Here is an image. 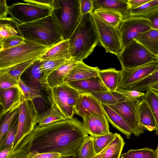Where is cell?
Returning <instances> with one entry per match:
<instances>
[{
  "label": "cell",
  "instance_id": "cell-54",
  "mask_svg": "<svg viewBox=\"0 0 158 158\" xmlns=\"http://www.w3.org/2000/svg\"><path fill=\"white\" fill-rule=\"evenodd\" d=\"M79 151L76 153L70 155L62 156L59 158H79Z\"/></svg>",
  "mask_w": 158,
  "mask_h": 158
},
{
  "label": "cell",
  "instance_id": "cell-46",
  "mask_svg": "<svg viewBox=\"0 0 158 158\" xmlns=\"http://www.w3.org/2000/svg\"><path fill=\"white\" fill-rule=\"evenodd\" d=\"M81 16L93 13V0H79Z\"/></svg>",
  "mask_w": 158,
  "mask_h": 158
},
{
  "label": "cell",
  "instance_id": "cell-11",
  "mask_svg": "<svg viewBox=\"0 0 158 158\" xmlns=\"http://www.w3.org/2000/svg\"><path fill=\"white\" fill-rule=\"evenodd\" d=\"M140 99L127 98L123 102L116 104L107 105L117 112L125 120L131 129L132 134L138 137L144 133L140 125L138 112Z\"/></svg>",
  "mask_w": 158,
  "mask_h": 158
},
{
  "label": "cell",
  "instance_id": "cell-9",
  "mask_svg": "<svg viewBox=\"0 0 158 158\" xmlns=\"http://www.w3.org/2000/svg\"><path fill=\"white\" fill-rule=\"evenodd\" d=\"M91 15L99 43L106 52L113 54L118 58L123 47L118 28L106 23L93 13Z\"/></svg>",
  "mask_w": 158,
  "mask_h": 158
},
{
  "label": "cell",
  "instance_id": "cell-3",
  "mask_svg": "<svg viewBox=\"0 0 158 158\" xmlns=\"http://www.w3.org/2000/svg\"><path fill=\"white\" fill-rule=\"evenodd\" d=\"M72 58L77 61L87 58L99 43L91 13L81 16L80 22L69 39Z\"/></svg>",
  "mask_w": 158,
  "mask_h": 158
},
{
  "label": "cell",
  "instance_id": "cell-13",
  "mask_svg": "<svg viewBox=\"0 0 158 158\" xmlns=\"http://www.w3.org/2000/svg\"><path fill=\"white\" fill-rule=\"evenodd\" d=\"M158 67V61L132 69L122 68L117 90L130 88L153 73Z\"/></svg>",
  "mask_w": 158,
  "mask_h": 158
},
{
  "label": "cell",
  "instance_id": "cell-36",
  "mask_svg": "<svg viewBox=\"0 0 158 158\" xmlns=\"http://www.w3.org/2000/svg\"><path fill=\"white\" fill-rule=\"evenodd\" d=\"M158 11V0H150L136 9L130 10L131 16L146 18L152 13Z\"/></svg>",
  "mask_w": 158,
  "mask_h": 158
},
{
  "label": "cell",
  "instance_id": "cell-7",
  "mask_svg": "<svg viewBox=\"0 0 158 158\" xmlns=\"http://www.w3.org/2000/svg\"><path fill=\"white\" fill-rule=\"evenodd\" d=\"M9 6V14L20 24L33 22L50 15L52 8L35 3L31 0H23Z\"/></svg>",
  "mask_w": 158,
  "mask_h": 158
},
{
  "label": "cell",
  "instance_id": "cell-51",
  "mask_svg": "<svg viewBox=\"0 0 158 158\" xmlns=\"http://www.w3.org/2000/svg\"><path fill=\"white\" fill-rule=\"evenodd\" d=\"M150 1V0H127L130 10L138 8Z\"/></svg>",
  "mask_w": 158,
  "mask_h": 158
},
{
  "label": "cell",
  "instance_id": "cell-45",
  "mask_svg": "<svg viewBox=\"0 0 158 158\" xmlns=\"http://www.w3.org/2000/svg\"><path fill=\"white\" fill-rule=\"evenodd\" d=\"M116 91L123 94L127 98L131 99H141L145 94L144 92L131 88L118 89Z\"/></svg>",
  "mask_w": 158,
  "mask_h": 158
},
{
  "label": "cell",
  "instance_id": "cell-29",
  "mask_svg": "<svg viewBox=\"0 0 158 158\" xmlns=\"http://www.w3.org/2000/svg\"><path fill=\"white\" fill-rule=\"evenodd\" d=\"M40 65V60L39 59L30 65L23 73L29 77V84L27 85L39 91L41 88L40 80L42 75Z\"/></svg>",
  "mask_w": 158,
  "mask_h": 158
},
{
  "label": "cell",
  "instance_id": "cell-38",
  "mask_svg": "<svg viewBox=\"0 0 158 158\" xmlns=\"http://www.w3.org/2000/svg\"><path fill=\"white\" fill-rule=\"evenodd\" d=\"M18 116L14 120L10 128L0 145V151L6 148H12L18 129Z\"/></svg>",
  "mask_w": 158,
  "mask_h": 158
},
{
  "label": "cell",
  "instance_id": "cell-10",
  "mask_svg": "<svg viewBox=\"0 0 158 158\" xmlns=\"http://www.w3.org/2000/svg\"><path fill=\"white\" fill-rule=\"evenodd\" d=\"M19 109L17 131L12 152L17 149L24 139L32 132L37 124L39 115L33 101L25 100L24 98Z\"/></svg>",
  "mask_w": 158,
  "mask_h": 158
},
{
  "label": "cell",
  "instance_id": "cell-2",
  "mask_svg": "<svg viewBox=\"0 0 158 158\" xmlns=\"http://www.w3.org/2000/svg\"><path fill=\"white\" fill-rule=\"evenodd\" d=\"M25 40L44 46L52 47L63 40L61 27L53 11L48 16L18 25Z\"/></svg>",
  "mask_w": 158,
  "mask_h": 158
},
{
  "label": "cell",
  "instance_id": "cell-52",
  "mask_svg": "<svg viewBox=\"0 0 158 158\" xmlns=\"http://www.w3.org/2000/svg\"><path fill=\"white\" fill-rule=\"evenodd\" d=\"M33 2L50 7L53 10L55 0H31Z\"/></svg>",
  "mask_w": 158,
  "mask_h": 158
},
{
  "label": "cell",
  "instance_id": "cell-32",
  "mask_svg": "<svg viewBox=\"0 0 158 158\" xmlns=\"http://www.w3.org/2000/svg\"><path fill=\"white\" fill-rule=\"evenodd\" d=\"M65 119V116L57 108L51 106L48 110L39 115L37 124L43 126Z\"/></svg>",
  "mask_w": 158,
  "mask_h": 158
},
{
  "label": "cell",
  "instance_id": "cell-35",
  "mask_svg": "<svg viewBox=\"0 0 158 158\" xmlns=\"http://www.w3.org/2000/svg\"><path fill=\"white\" fill-rule=\"evenodd\" d=\"M37 59L29 60L10 67L0 69V72L6 73L19 82L25 70Z\"/></svg>",
  "mask_w": 158,
  "mask_h": 158
},
{
  "label": "cell",
  "instance_id": "cell-48",
  "mask_svg": "<svg viewBox=\"0 0 158 158\" xmlns=\"http://www.w3.org/2000/svg\"><path fill=\"white\" fill-rule=\"evenodd\" d=\"M146 18L150 22L152 28L158 30V11L149 15Z\"/></svg>",
  "mask_w": 158,
  "mask_h": 158
},
{
  "label": "cell",
  "instance_id": "cell-23",
  "mask_svg": "<svg viewBox=\"0 0 158 158\" xmlns=\"http://www.w3.org/2000/svg\"><path fill=\"white\" fill-rule=\"evenodd\" d=\"M71 58L69 39L62 40L51 47L40 59L41 60L59 59L69 60Z\"/></svg>",
  "mask_w": 158,
  "mask_h": 158
},
{
  "label": "cell",
  "instance_id": "cell-5",
  "mask_svg": "<svg viewBox=\"0 0 158 158\" xmlns=\"http://www.w3.org/2000/svg\"><path fill=\"white\" fill-rule=\"evenodd\" d=\"M45 89L51 106L57 108L66 118H73L75 106L81 95L80 93L65 83Z\"/></svg>",
  "mask_w": 158,
  "mask_h": 158
},
{
  "label": "cell",
  "instance_id": "cell-17",
  "mask_svg": "<svg viewBox=\"0 0 158 158\" xmlns=\"http://www.w3.org/2000/svg\"><path fill=\"white\" fill-rule=\"evenodd\" d=\"M81 94L75 107V114L82 118L91 113L105 115L101 103L91 96Z\"/></svg>",
  "mask_w": 158,
  "mask_h": 158
},
{
  "label": "cell",
  "instance_id": "cell-26",
  "mask_svg": "<svg viewBox=\"0 0 158 158\" xmlns=\"http://www.w3.org/2000/svg\"><path fill=\"white\" fill-rule=\"evenodd\" d=\"M98 75L109 91L117 90L121 78L120 70L114 68L100 70Z\"/></svg>",
  "mask_w": 158,
  "mask_h": 158
},
{
  "label": "cell",
  "instance_id": "cell-19",
  "mask_svg": "<svg viewBox=\"0 0 158 158\" xmlns=\"http://www.w3.org/2000/svg\"><path fill=\"white\" fill-rule=\"evenodd\" d=\"M93 12L100 8L111 10L118 12L123 15V19L131 16L127 0H93Z\"/></svg>",
  "mask_w": 158,
  "mask_h": 158
},
{
  "label": "cell",
  "instance_id": "cell-8",
  "mask_svg": "<svg viewBox=\"0 0 158 158\" xmlns=\"http://www.w3.org/2000/svg\"><path fill=\"white\" fill-rule=\"evenodd\" d=\"M122 68L132 69L158 61V57L135 40L123 49L118 58Z\"/></svg>",
  "mask_w": 158,
  "mask_h": 158
},
{
  "label": "cell",
  "instance_id": "cell-12",
  "mask_svg": "<svg viewBox=\"0 0 158 158\" xmlns=\"http://www.w3.org/2000/svg\"><path fill=\"white\" fill-rule=\"evenodd\" d=\"M151 29L150 22L146 18L131 16L123 19L118 28L123 48L140 34Z\"/></svg>",
  "mask_w": 158,
  "mask_h": 158
},
{
  "label": "cell",
  "instance_id": "cell-41",
  "mask_svg": "<svg viewBox=\"0 0 158 158\" xmlns=\"http://www.w3.org/2000/svg\"><path fill=\"white\" fill-rule=\"evenodd\" d=\"M25 100L33 101L37 98L41 97L40 91L35 89L25 83L21 78L19 82Z\"/></svg>",
  "mask_w": 158,
  "mask_h": 158
},
{
  "label": "cell",
  "instance_id": "cell-1",
  "mask_svg": "<svg viewBox=\"0 0 158 158\" xmlns=\"http://www.w3.org/2000/svg\"><path fill=\"white\" fill-rule=\"evenodd\" d=\"M89 136L82 122L76 118H66L36 125L17 148L23 147L31 155L45 153L70 155L79 151Z\"/></svg>",
  "mask_w": 158,
  "mask_h": 158
},
{
  "label": "cell",
  "instance_id": "cell-39",
  "mask_svg": "<svg viewBox=\"0 0 158 158\" xmlns=\"http://www.w3.org/2000/svg\"><path fill=\"white\" fill-rule=\"evenodd\" d=\"M117 133L111 132L100 136L91 137L93 139V144L95 153L98 154L106 148L114 139Z\"/></svg>",
  "mask_w": 158,
  "mask_h": 158
},
{
  "label": "cell",
  "instance_id": "cell-47",
  "mask_svg": "<svg viewBox=\"0 0 158 158\" xmlns=\"http://www.w3.org/2000/svg\"><path fill=\"white\" fill-rule=\"evenodd\" d=\"M9 158H31V156L24 147H22L12 152Z\"/></svg>",
  "mask_w": 158,
  "mask_h": 158
},
{
  "label": "cell",
  "instance_id": "cell-53",
  "mask_svg": "<svg viewBox=\"0 0 158 158\" xmlns=\"http://www.w3.org/2000/svg\"><path fill=\"white\" fill-rule=\"evenodd\" d=\"M12 152V149L6 148L0 151V158H9Z\"/></svg>",
  "mask_w": 158,
  "mask_h": 158
},
{
  "label": "cell",
  "instance_id": "cell-34",
  "mask_svg": "<svg viewBox=\"0 0 158 158\" xmlns=\"http://www.w3.org/2000/svg\"><path fill=\"white\" fill-rule=\"evenodd\" d=\"M19 107L9 111L0 118H2V120L0 126V145L9 131L14 120L19 115Z\"/></svg>",
  "mask_w": 158,
  "mask_h": 158
},
{
  "label": "cell",
  "instance_id": "cell-22",
  "mask_svg": "<svg viewBox=\"0 0 158 158\" xmlns=\"http://www.w3.org/2000/svg\"><path fill=\"white\" fill-rule=\"evenodd\" d=\"M138 112L140 124L144 130L149 131L156 129V120L146 102L141 99L138 107Z\"/></svg>",
  "mask_w": 158,
  "mask_h": 158
},
{
  "label": "cell",
  "instance_id": "cell-57",
  "mask_svg": "<svg viewBox=\"0 0 158 158\" xmlns=\"http://www.w3.org/2000/svg\"><path fill=\"white\" fill-rule=\"evenodd\" d=\"M156 154V158H158V145H157V148L155 150Z\"/></svg>",
  "mask_w": 158,
  "mask_h": 158
},
{
  "label": "cell",
  "instance_id": "cell-16",
  "mask_svg": "<svg viewBox=\"0 0 158 158\" xmlns=\"http://www.w3.org/2000/svg\"><path fill=\"white\" fill-rule=\"evenodd\" d=\"M78 61L71 58L51 73L41 85L43 89L52 88L64 83L65 79L76 66Z\"/></svg>",
  "mask_w": 158,
  "mask_h": 158
},
{
  "label": "cell",
  "instance_id": "cell-42",
  "mask_svg": "<svg viewBox=\"0 0 158 158\" xmlns=\"http://www.w3.org/2000/svg\"><path fill=\"white\" fill-rule=\"evenodd\" d=\"M96 155L93 138L91 136H89L79 150V158H92Z\"/></svg>",
  "mask_w": 158,
  "mask_h": 158
},
{
  "label": "cell",
  "instance_id": "cell-28",
  "mask_svg": "<svg viewBox=\"0 0 158 158\" xmlns=\"http://www.w3.org/2000/svg\"><path fill=\"white\" fill-rule=\"evenodd\" d=\"M19 24L11 17L0 19V39L12 36H22L18 28Z\"/></svg>",
  "mask_w": 158,
  "mask_h": 158
},
{
  "label": "cell",
  "instance_id": "cell-40",
  "mask_svg": "<svg viewBox=\"0 0 158 158\" xmlns=\"http://www.w3.org/2000/svg\"><path fill=\"white\" fill-rule=\"evenodd\" d=\"M157 82L158 67L153 73L129 88L144 92L147 91L151 86Z\"/></svg>",
  "mask_w": 158,
  "mask_h": 158
},
{
  "label": "cell",
  "instance_id": "cell-20",
  "mask_svg": "<svg viewBox=\"0 0 158 158\" xmlns=\"http://www.w3.org/2000/svg\"><path fill=\"white\" fill-rule=\"evenodd\" d=\"M80 92H100L109 91L99 75L68 83Z\"/></svg>",
  "mask_w": 158,
  "mask_h": 158
},
{
  "label": "cell",
  "instance_id": "cell-21",
  "mask_svg": "<svg viewBox=\"0 0 158 158\" xmlns=\"http://www.w3.org/2000/svg\"><path fill=\"white\" fill-rule=\"evenodd\" d=\"M102 104L105 115L108 121L114 127L125 135L127 138L130 139L132 132L123 118L109 106Z\"/></svg>",
  "mask_w": 158,
  "mask_h": 158
},
{
  "label": "cell",
  "instance_id": "cell-18",
  "mask_svg": "<svg viewBox=\"0 0 158 158\" xmlns=\"http://www.w3.org/2000/svg\"><path fill=\"white\" fill-rule=\"evenodd\" d=\"M100 69L98 67H93L85 63L83 60L78 61L76 66L66 77L64 83L88 79L98 75Z\"/></svg>",
  "mask_w": 158,
  "mask_h": 158
},
{
  "label": "cell",
  "instance_id": "cell-58",
  "mask_svg": "<svg viewBox=\"0 0 158 158\" xmlns=\"http://www.w3.org/2000/svg\"></svg>",
  "mask_w": 158,
  "mask_h": 158
},
{
  "label": "cell",
  "instance_id": "cell-56",
  "mask_svg": "<svg viewBox=\"0 0 158 158\" xmlns=\"http://www.w3.org/2000/svg\"><path fill=\"white\" fill-rule=\"evenodd\" d=\"M151 89L158 92V82L151 86L149 89Z\"/></svg>",
  "mask_w": 158,
  "mask_h": 158
},
{
  "label": "cell",
  "instance_id": "cell-27",
  "mask_svg": "<svg viewBox=\"0 0 158 158\" xmlns=\"http://www.w3.org/2000/svg\"><path fill=\"white\" fill-rule=\"evenodd\" d=\"M93 13L106 23L117 28L123 20L120 13L111 10L100 8L94 10Z\"/></svg>",
  "mask_w": 158,
  "mask_h": 158
},
{
  "label": "cell",
  "instance_id": "cell-44",
  "mask_svg": "<svg viewBox=\"0 0 158 158\" xmlns=\"http://www.w3.org/2000/svg\"><path fill=\"white\" fill-rule=\"evenodd\" d=\"M19 86V82L5 73L0 72V90H3Z\"/></svg>",
  "mask_w": 158,
  "mask_h": 158
},
{
  "label": "cell",
  "instance_id": "cell-49",
  "mask_svg": "<svg viewBox=\"0 0 158 158\" xmlns=\"http://www.w3.org/2000/svg\"><path fill=\"white\" fill-rule=\"evenodd\" d=\"M9 6L6 0H0V19L7 17L9 14Z\"/></svg>",
  "mask_w": 158,
  "mask_h": 158
},
{
  "label": "cell",
  "instance_id": "cell-50",
  "mask_svg": "<svg viewBox=\"0 0 158 158\" xmlns=\"http://www.w3.org/2000/svg\"><path fill=\"white\" fill-rule=\"evenodd\" d=\"M31 155V158H59L62 156L58 153H45Z\"/></svg>",
  "mask_w": 158,
  "mask_h": 158
},
{
  "label": "cell",
  "instance_id": "cell-4",
  "mask_svg": "<svg viewBox=\"0 0 158 158\" xmlns=\"http://www.w3.org/2000/svg\"><path fill=\"white\" fill-rule=\"evenodd\" d=\"M51 47L25 40L18 45L0 51V69L40 59Z\"/></svg>",
  "mask_w": 158,
  "mask_h": 158
},
{
  "label": "cell",
  "instance_id": "cell-14",
  "mask_svg": "<svg viewBox=\"0 0 158 158\" xmlns=\"http://www.w3.org/2000/svg\"><path fill=\"white\" fill-rule=\"evenodd\" d=\"M82 119L84 126L90 136L97 137L110 133L108 121L105 115L91 113Z\"/></svg>",
  "mask_w": 158,
  "mask_h": 158
},
{
  "label": "cell",
  "instance_id": "cell-37",
  "mask_svg": "<svg viewBox=\"0 0 158 158\" xmlns=\"http://www.w3.org/2000/svg\"><path fill=\"white\" fill-rule=\"evenodd\" d=\"M121 158H156L155 150L148 148L130 149L121 154Z\"/></svg>",
  "mask_w": 158,
  "mask_h": 158
},
{
  "label": "cell",
  "instance_id": "cell-24",
  "mask_svg": "<svg viewBox=\"0 0 158 158\" xmlns=\"http://www.w3.org/2000/svg\"><path fill=\"white\" fill-rule=\"evenodd\" d=\"M80 92L81 94L91 96L102 104L106 105L116 104L124 101L127 99L124 95L117 91Z\"/></svg>",
  "mask_w": 158,
  "mask_h": 158
},
{
  "label": "cell",
  "instance_id": "cell-6",
  "mask_svg": "<svg viewBox=\"0 0 158 158\" xmlns=\"http://www.w3.org/2000/svg\"><path fill=\"white\" fill-rule=\"evenodd\" d=\"M53 11L59 23L63 40H69L81 19L80 0H55Z\"/></svg>",
  "mask_w": 158,
  "mask_h": 158
},
{
  "label": "cell",
  "instance_id": "cell-31",
  "mask_svg": "<svg viewBox=\"0 0 158 158\" xmlns=\"http://www.w3.org/2000/svg\"><path fill=\"white\" fill-rule=\"evenodd\" d=\"M67 60H68L65 59L47 60H40V68L42 74L40 80L41 86L47 77L64 64Z\"/></svg>",
  "mask_w": 158,
  "mask_h": 158
},
{
  "label": "cell",
  "instance_id": "cell-33",
  "mask_svg": "<svg viewBox=\"0 0 158 158\" xmlns=\"http://www.w3.org/2000/svg\"><path fill=\"white\" fill-rule=\"evenodd\" d=\"M142 99L146 102L154 116L156 124L155 133L156 135H158V92L150 88Z\"/></svg>",
  "mask_w": 158,
  "mask_h": 158
},
{
  "label": "cell",
  "instance_id": "cell-43",
  "mask_svg": "<svg viewBox=\"0 0 158 158\" xmlns=\"http://www.w3.org/2000/svg\"><path fill=\"white\" fill-rule=\"evenodd\" d=\"M25 40L22 36H12L0 39V51L10 48L22 43Z\"/></svg>",
  "mask_w": 158,
  "mask_h": 158
},
{
  "label": "cell",
  "instance_id": "cell-55",
  "mask_svg": "<svg viewBox=\"0 0 158 158\" xmlns=\"http://www.w3.org/2000/svg\"><path fill=\"white\" fill-rule=\"evenodd\" d=\"M106 148L99 153L96 155L94 156L92 158H102L103 155L106 150Z\"/></svg>",
  "mask_w": 158,
  "mask_h": 158
},
{
  "label": "cell",
  "instance_id": "cell-30",
  "mask_svg": "<svg viewBox=\"0 0 158 158\" xmlns=\"http://www.w3.org/2000/svg\"><path fill=\"white\" fill-rule=\"evenodd\" d=\"M125 144L123 138L117 133L114 139L106 148L102 158H120Z\"/></svg>",
  "mask_w": 158,
  "mask_h": 158
},
{
  "label": "cell",
  "instance_id": "cell-15",
  "mask_svg": "<svg viewBox=\"0 0 158 158\" xmlns=\"http://www.w3.org/2000/svg\"><path fill=\"white\" fill-rule=\"evenodd\" d=\"M2 110L0 118L9 111L19 107L24 99L19 85L16 87L0 90Z\"/></svg>",
  "mask_w": 158,
  "mask_h": 158
},
{
  "label": "cell",
  "instance_id": "cell-25",
  "mask_svg": "<svg viewBox=\"0 0 158 158\" xmlns=\"http://www.w3.org/2000/svg\"><path fill=\"white\" fill-rule=\"evenodd\" d=\"M154 55L158 56V30L152 28L135 39Z\"/></svg>",
  "mask_w": 158,
  "mask_h": 158
}]
</instances>
